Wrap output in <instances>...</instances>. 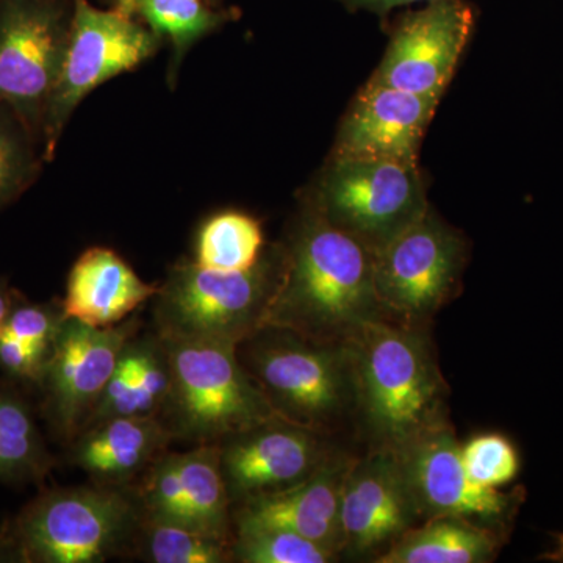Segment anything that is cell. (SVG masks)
Returning a JSON list of instances; mask_svg holds the SVG:
<instances>
[{"label": "cell", "mask_w": 563, "mask_h": 563, "mask_svg": "<svg viewBox=\"0 0 563 563\" xmlns=\"http://www.w3.org/2000/svg\"><path fill=\"white\" fill-rule=\"evenodd\" d=\"M70 21L55 5L14 0L0 11V103L33 132L60 76Z\"/></svg>", "instance_id": "11"}, {"label": "cell", "mask_w": 563, "mask_h": 563, "mask_svg": "<svg viewBox=\"0 0 563 563\" xmlns=\"http://www.w3.org/2000/svg\"><path fill=\"white\" fill-rule=\"evenodd\" d=\"M233 561L243 563H328L335 551L277 526L233 521Z\"/></svg>", "instance_id": "25"}, {"label": "cell", "mask_w": 563, "mask_h": 563, "mask_svg": "<svg viewBox=\"0 0 563 563\" xmlns=\"http://www.w3.org/2000/svg\"><path fill=\"white\" fill-rule=\"evenodd\" d=\"M336 2L343 3L347 10L372 11V13L379 14V16H385V14L399 9V7L417 2H431V0H336Z\"/></svg>", "instance_id": "32"}, {"label": "cell", "mask_w": 563, "mask_h": 563, "mask_svg": "<svg viewBox=\"0 0 563 563\" xmlns=\"http://www.w3.org/2000/svg\"><path fill=\"white\" fill-rule=\"evenodd\" d=\"M439 102L369 80L344 117L332 158L417 162Z\"/></svg>", "instance_id": "16"}, {"label": "cell", "mask_w": 563, "mask_h": 563, "mask_svg": "<svg viewBox=\"0 0 563 563\" xmlns=\"http://www.w3.org/2000/svg\"><path fill=\"white\" fill-rule=\"evenodd\" d=\"M177 462L192 528L232 542V501L222 473L220 444H196L187 453H177Z\"/></svg>", "instance_id": "22"}, {"label": "cell", "mask_w": 563, "mask_h": 563, "mask_svg": "<svg viewBox=\"0 0 563 563\" xmlns=\"http://www.w3.org/2000/svg\"><path fill=\"white\" fill-rule=\"evenodd\" d=\"M373 254L309 206L285 250V272L268 325L346 344L365 322L383 320Z\"/></svg>", "instance_id": "1"}, {"label": "cell", "mask_w": 563, "mask_h": 563, "mask_svg": "<svg viewBox=\"0 0 563 563\" xmlns=\"http://www.w3.org/2000/svg\"><path fill=\"white\" fill-rule=\"evenodd\" d=\"M16 298L18 292L11 290L5 282L0 280V331H2L11 309H13L14 302H16Z\"/></svg>", "instance_id": "33"}, {"label": "cell", "mask_w": 563, "mask_h": 563, "mask_svg": "<svg viewBox=\"0 0 563 563\" xmlns=\"http://www.w3.org/2000/svg\"><path fill=\"white\" fill-rule=\"evenodd\" d=\"M157 35L133 16L76 0L60 76L44 110V161H49L69 118L87 96L114 77L139 68L158 51Z\"/></svg>", "instance_id": "8"}, {"label": "cell", "mask_w": 563, "mask_h": 563, "mask_svg": "<svg viewBox=\"0 0 563 563\" xmlns=\"http://www.w3.org/2000/svg\"><path fill=\"white\" fill-rule=\"evenodd\" d=\"M284 272L285 250L263 252L257 265L239 273L177 263L155 295L158 336L239 346L268 325Z\"/></svg>", "instance_id": "5"}, {"label": "cell", "mask_w": 563, "mask_h": 563, "mask_svg": "<svg viewBox=\"0 0 563 563\" xmlns=\"http://www.w3.org/2000/svg\"><path fill=\"white\" fill-rule=\"evenodd\" d=\"M354 390L379 450L398 453L444 424L443 379L413 325L365 322L346 342Z\"/></svg>", "instance_id": "2"}, {"label": "cell", "mask_w": 563, "mask_h": 563, "mask_svg": "<svg viewBox=\"0 0 563 563\" xmlns=\"http://www.w3.org/2000/svg\"><path fill=\"white\" fill-rule=\"evenodd\" d=\"M174 440L161 417H118L92 424L69 443V462L95 483L129 487Z\"/></svg>", "instance_id": "18"}, {"label": "cell", "mask_w": 563, "mask_h": 563, "mask_svg": "<svg viewBox=\"0 0 563 563\" xmlns=\"http://www.w3.org/2000/svg\"><path fill=\"white\" fill-rule=\"evenodd\" d=\"M473 25V9L465 0H431L424 9L399 18L372 81L442 98Z\"/></svg>", "instance_id": "12"}, {"label": "cell", "mask_w": 563, "mask_h": 563, "mask_svg": "<svg viewBox=\"0 0 563 563\" xmlns=\"http://www.w3.org/2000/svg\"><path fill=\"white\" fill-rule=\"evenodd\" d=\"M139 318L91 328L66 318L38 387L52 433L70 443L90 422L121 352L139 331Z\"/></svg>", "instance_id": "10"}, {"label": "cell", "mask_w": 563, "mask_h": 563, "mask_svg": "<svg viewBox=\"0 0 563 563\" xmlns=\"http://www.w3.org/2000/svg\"><path fill=\"white\" fill-rule=\"evenodd\" d=\"M65 320L62 303H31L18 295L2 331L35 350L52 354L55 339Z\"/></svg>", "instance_id": "30"}, {"label": "cell", "mask_w": 563, "mask_h": 563, "mask_svg": "<svg viewBox=\"0 0 563 563\" xmlns=\"http://www.w3.org/2000/svg\"><path fill=\"white\" fill-rule=\"evenodd\" d=\"M54 465L31 404L13 380L0 379V483L41 485Z\"/></svg>", "instance_id": "21"}, {"label": "cell", "mask_w": 563, "mask_h": 563, "mask_svg": "<svg viewBox=\"0 0 563 563\" xmlns=\"http://www.w3.org/2000/svg\"><path fill=\"white\" fill-rule=\"evenodd\" d=\"M501 529L476 525L470 518H429L379 555V563H485L501 548Z\"/></svg>", "instance_id": "20"}, {"label": "cell", "mask_w": 563, "mask_h": 563, "mask_svg": "<svg viewBox=\"0 0 563 563\" xmlns=\"http://www.w3.org/2000/svg\"><path fill=\"white\" fill-rule=\"evenodd\" d=\"M135 13L154 35L172 41V77L192 44L229 20L228 13L211 10L203 0H135Z\"/></svg>", "instance_id": "24"}, {"label": "cell", "mask_w": 563, "mask_h": 563, "mask_svg": "<svg viewBox=\"0 0 563 563\" xmlns=\"http://www.w3.org/2000/svg\"><path fill=\"white\" fill-rule=\"evenodd\" d=\"M158 288L141 279L113 250L90 247L70 268L63 312L91 328H111L155 298Z\"/></svg>", "instance_id": "19"}, {"label": "cell", "mask_w": 563, "mask_h": 563, "mask_svg": "<svg viewBox=\"0 0 563 563\" xmlns=\"http://www.w3.org/2000/svg\"><path fill=\"white\" fill-rule=\"evenodd\" d=\"M117 10L125 16H133L135 11V0H118Z\"/></svg>", "instance_id": "35"}, {"label": "cell", "mask_w": 563, "mask_h": 563, "mask_svg": "<svg viewBox=\"0 0 563 563\" xmlns=\"http://www.w3.org/2000/svg\"><path fill=\"white\" fill-rule=\"evenodd\" d=\"M51 354L0 331V369L11 380L40 385Z\"/></svg>", "instance_id": "31"}, {"label": "cell", "mask_w": 563, "mask_h": 563, "mask_svg": "<svg viewBox=\"0 0 563 563\" xmlns=\"http://www.w3.org/2000/svg\"><path fill=\"white\" fill-rule=\"evenodd\" d=\"M463 465L474 483L496 488L512 483L520 473L517 446L503 433H483L462 446Z\"/></svg>", "instance_id": "29"}, {"label": "cell", "mask_w": 563, "mask_h": 563, "mask_svg": "<svg viewBox=\"0 0 563 563\" xmlns=\"http://www.w3.org/2000/svg\"><path fill=\"white\" fill-rule=\"evenodd\" d=\"M553 537L555 540L554 550H551L550 553L540 555V559H542V561L563 563V532L553 533Z\"/></svg>", "instance_id": "34"}, {"label": "cell", "mask_w": 563, "mask_h": 563, "mask_svg": "<svg viewBox=\"0 0 563 563\" xmlns=\"http://www.w3.org/2000/svg\"><path fill=\"white\" fill-rule=\"evenodd\" d=\"M372 254L374 288L383 313L413 325L453 295L465 261V243L428 210Z\"/></svg>", "instance_id": "9"}, {"label": "cell", "mask_w": 563, "mask_h": 563, "mask_svg": "<svg viewBox=\"0 0 563 563\" xmlns=\"http://www.w3.org/2000/svg\"><path fill=\"white\" fill-rule=\"evenodd\" d=\"M350 466L343 459L324 461L302 483L242 503L233 521L290 529L339 554L342 551L340 499Z\"/></svg>", "instance_id": "17"}, {"label": "cell", "mask_w": 563, "mask_h": 563, "mask_svg": "<svg viewBox=\"0 0 563 563\" xmlns=\"http://www.w3.org/2000/svg\"><path fill=\"white\" fill-rule=\"evenodd\" d=\"M172 387L162 421L174 440L221 444L266 422L280 420L261 385L244 368L236 344L217 340L163 339Z\"/></svg>", "instance_id": "4"}, {"label": "cell", "mask_w": 563, "mask_h": 563, "mask_svg": "<svg viewBox=\"0 0 563 563\" xmlns=\"http://www.w3.org/2000/svg\"><path fill=\"white\" fill-rule=\"evenodd\" d=\"M420 518L395 451L379 450L351 463L340 499L342 550L358 554L388 550Z\"/></svg>", "instance_id": "14"}, {"label": "cell", "mask_w": 563, "mask_h": 563, "mask_svg": "<svg viewBox=\"0 0 563 563\" xmlns=\"http://www.w3.org/2000/svg\"><path fill=\"white\" fill-rule=\"evenodd\" d=\"M280 420L318 432L342 415L354 373L347 344L313 342L266 325L236 346Z\"/></svg>", "instance_id": "6"}, {"label": "cell", "mask_w": 563, "mask_h": 563, "mask_svg": "<svg viewBox=\"0 0 563 563\" xmlns=\"http://www.w3.org/2000/svg\"><path fill=\"white\" fill-rule=\"evenodd\" d=\"M136 554L152 563L232 562V542L195 529L161 523L144 517L135 542Z\"/></svg>", "instance_id": "26"}, {"label": "cell", "mask_w": 563, "mask_h": 563, "mask_svg": "<svg viewBox=\"0 0 563 563\" xmlns=\"http://www.w3.org/2000/svg\"><path fill=\"white\" fill-rule=\"evenodd\" d=\"M263 247L261 222L242 211H221L203 222L192 262L211 272H246L261 261Z\"/></svg>", "instance_id": "23"}, {"label": "cell", "mask_w": 563, "mask_h": 563, "mask_svg": "<svg viewBox=\"0 0 563 563\" xmlns=\"http://www.w3.org/2000/svg\"><path fill=\"white\" fill-rule=\"evenodd\" d=\"M36 133L14 113L0 103V209L16 201L36 179L40 157Z\"/></svg>", "instance_id": "27"}, {"label": "cell", "mask_w": 563, "mask_h": 563, "mask_svg": "<svg viewBox=\"0 0 563 563\" xmlns=\"http://www.w3.org/2000/svg\"><path fill=\"white\" fill-rule=\"evenodd\" d=\"M421 518H479L504 526L512 520L523 493L504 495L474 483L463 465L462 444L446 424L432 429L396 453Z\"/></svg>", "instance_id": "13"}, {"label": "cell", "mask_w": 563, "mask_h": 563, "mask_svg": "<svg viewBox=\"0 0 563 563\" xmlns=\"http://www.w3.org/2000/svg\"><path fill=\"white\" fill-rule=\"evenodd\" d=\"M144 517L161 523L195 529L185 501L177 453H163L141 476L135 488ZM196 531V529H195Z\"/></svg>", "instance_id": "28"}, {"label": "cell", "mask_w": 563, "mask_h": 563, "mask_svg": "<svg viewBox=\"0 0 563 563\" xmlns=\"http://www.w3.org/2000/svg\"><path fill=\"white\" fill-rule=\"evenodd\" d=\"M143 521L139 495L129 487L51 488L0 532V553L27 563H101L135 550Z\"/></svg>", "instance_id": "3"}, {"label": "cell", "mask_w": 563, "mask_h": 563, "mask_svg": "<svg viewBox=\"0 0 563 563\" xmlns=\"http://www.w3.org/2000/svg\"><path fill=\"white\" fill-rule=\"evenodd\" d=\"M310 207L376 251L429 210L417 162L332 158Z\"/></svg>", "instance_id": "7"}, {"label": "cell", "mask_w": 563, "mask_h": 563, "mask_svg": "<svg viewBox=\"0 0 563 563\" xmlns=\"http://www.w3.org/2000/svg\"><path fill=\"white\" fill-rule=\"evenodd\" d=\"M220 446L232 504L302 483L325 461L317 433L285 420L266 422Z\"/></svg>", "instance_id": "15"}]
</instances>
